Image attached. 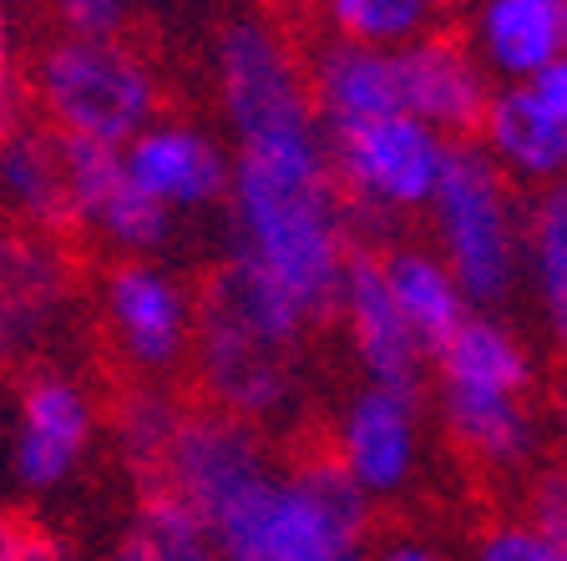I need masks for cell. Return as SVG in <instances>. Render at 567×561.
Instances as JSON below:
<instances>
[{"label":"cell","mask_w":567,"mask_h":561,"mask_svg":"<svg viewBox=\"0 0 567 561\" xmlns=\"http://www.w3.org/2000/svg\"><path fill=\"white\" fill-rule=\"evenodd\" d=\"M163 486L188 501L218 561H370L375 501L334 456L279 466L259 425L183 409Z\"/></svg>","instance_id":"cell-2"},{"label":"cell","mask_w":567,"mask_h":561,"mask_svg":"<svg viewBox=\"0 0 567 561\" xmlns=\"http://www.w3.org/2000/svg\"><path fill=\"white\" fill-rule=\"evenodd\" d=\"M309 82V102H315L324 132H344L360 122H375L401 112V92H395V51L360 46V41H330L315 56Z\"/></svg>","instance_id":"cell-16"},{"label":"cell","mask_w":567,"mask_h":561,"mask_svg":"<svg viewBox=\"0 0 567 561\" xmlns=\"http://www.w3.org/2000/svg\"><path fill=\"white\" fill-rule=\"evenodd\" d=\"M122 167L147 198L177 218V212H203L228 198L234 153L188 122H147L122 147Z\"/></svg>","instance_id":"cell-13"},{"label":"cell","mask_w":567,"mask_h":561,"mask_svg":"<svg viewBox=\"0 0 567 561\" xmlns=\"http://www.w3.org/2000/svg\"><path fill=\"white\" fill-rule=\"evenodd\" d=\"M421 6H425V11H436V6H451V0H421Z\"/></svg>","instance_id":"cell-35"},{"label":"cell","mask_w":567,"mask_h":561,"mask_svg":"<svg viewBox=\"0 0 567 561\" xmlns=\"http://www.w3.org/2000/svg\"><path fill=\"white\" fill-rule=\"evenodd\" d=\"M522 269L537 293L543 324L557 344H567V183L543 187V198L522 218Z\"/></svg>","instance_id":"cell-22"},{"label":"cell","mask_w":567,"mask_h":561,"mask_svg":"<svg viewBox=\"0 0 567 561\" xmlns=\"http://www.w3.org/2000/svg\"><path fill=\"white\" fill-rule=\"evenodd\" d=\"M557 56H567V6L563 0H482L476 11V61L486 76L532 82Z\"/></svg>","instance_id":"cell-17"},{"label":"cell","mask_w":567,"mask_h":561,"mask_svg":"<svg viewBox=\"0 0 567 561\" xmlns=\"http://www.w3.org/2000/svg\"><path fill=\"white\" fill-rule=\"evenodd\" d=\"M527 86L537 92V102H543L547 112H553V117L567 127V56H557L547 71H537Z\"/></svg>","instance_id":"cell-29"},{"label":"cell","mask_w":567,"mask_h":561,"mask_svg":"<svg viewBox=\"0 0 567 561\" xmlns=\"http://www.w3.org/2000/svg\"><path fill=\"white\" fill-rule=\"evenodd\" d=\"M436 228V253L461 283L466 304L496 314L522 279V212L512 198V177L476 147L451 142L441 183L425 202Z\"/></svg>","instance_id":"cell-3"},{"label":"cell","mask_w":567,"mask_h":561,"mask_svg":"<svg viewBox=\"0 0 567 561\" xmlns=\"http://www.w3.org/2000/svg\"><path fill=\"white\" fill-rule=\"evenodd\" d=\"M193 350H198L213 409H224L244 425H279L299 409V354L264 344L218 283H208L203 304H193Z\"/></svg>","instance_id":"cell-6"},{"label":"cell","mask_w":567,"mask_h":561,"mask_svg":"<svg viewBox=\"0 0 567 561\" xmlns=\"http://www.w3.org/2000/svg\"><path fill=\"white\" fill-rule=\"evenodd\" d=\"M177 420H183L177 399L163 395L157 385H137L117 399V409H112V440H117V456L127 460V470L137 476V486L163 480V460L177 435Z\"/></svg>","instance_id":"cell-23"},{"label":"cell","mask_w":567,"mask_h":561,"mask_svg":"<svg viewBox=\"0 0 567 561\" xmlns=\"http://www.w3.org/2000/svg\"><path fill=\"white\" fill-rule=\"evenodd\" d=\"M35 106L56 137L127 147L147 122H157L153 66L117 35H61L35 56Z\"/></svg>","instance_id":"cell-4"},{"label":"cell","mask_w":567,"mask_h":561,"mask_svg":"<svg viewBox=\"0 0 567 561\" xmlns=\"http://www.w3.org/2000/svg\"><path fill=\"white\" fill-rule=\"evenodd\" d=\"M334 319L350 334V350H354V364L365 370V385L421 389L431 360H425L411 324H405L395 299H390L385 269H380V258L370 248H350L340 299H334Z\"/></svg>","instance_id":"cell-12"},{"label":"cell","mask_w":567,"mask_h":561,"mask_svg":"<svg viewBox=\"0 0 567 561\" xmlns=\"http://www.w3.org/2000/svg\"><path fill=\"white\" fill-rule=\"evenodd\" d=\"M61 163H66L71 222L92 228L106 248H117L127 258H153L173 238V212L127 177L122 147L61 137Z\"/></svg>","instance_id":"cell-10"},{"label":"cell","mask_w":567,"mask_h":561,"mask_svg":"<svg viewBox=\"0 0 567 561\" xmlns=\"http://www.w3.org/2000/svg\"><path fill=\"white\" fill-rule=\"evenodd\" d=\"M188 561H218V557H213V547H208V551H193Z\"/></svg>","instance_id":"cell-34"},{"label":"cell","mask_w":567,"mask_h":561,"mask_svg":"<svg viewBox=\"0 0 567 561\" xmlns=\"http://www.w3.org/2000/svg\"><path fill=\"white\" fill-rule=\"evenodd\" d=\"M370 561H451V557L425 537H390L380 547H370Z\"/></svg>","instance_id":"cell-30"},{"label":"cell","mask_w":567,"mask_h":561,"mask_svg":"<svg viewBox=\"0 0 567 561\" xmlns=\"http://www.w3.org/2000/svg\"><path fill=\"white\" fill-rule=\"evenodd\" d=\"M324 15L340 31V41H360V46L401 51L405 41L425 31V6L421 0H324Z\"/></svg>","instance_id":"cell-24"},{"label":"cell","mask_w":567,"mask_h":561,"mask_svg":"<svg viewBox=\"0 0 567 561\" xmlns=\"http://www.w3.org/2000/svg\"><path fill=\"white\" fill-rule=\"evenodd\" d=\"M0 208L11 212L25 233L51 238L61 228H71L61 137L35 132V127L0 132Z\"/></svg>","instance_id":"cell-19"},{"label":"cell","mask_w":567,"mask_h":561,"mask_svg":"<svg viewBox=\"0 0 567 561\" xmlns=\"http://www.w3.org/2000/svg\"><path fill=\"white\" fill-rule=\"evenodd\" d=\"M66 304V258L47 233H0V374L47 340Z\"/></svg>","instance_id":"cell-14"},{"label":"cell","mask_w":567,"mask_h":561,"mask_svg":"<svg viewBox=\"0 0 567 561\" xmlns=\"http://www.w3.org/2000/svg\"><path fill=\"white\" fill-rule=\"evenodd\" d=\"M218 96L234 132V253L218 273L224 299L264 344L299 354L309 329L330 324L350 263V212L330 167V132L284 35L234 21L213 51Z\"/></svg>","instance_id":"cell-1"},{"label":"cell","mask_w":567,"mask_h":561,"mask_svg":"<svg viewBox=\"0 0 567 561\" xmlns=\"http://www.w3.org/2000/svg\"><path fill=\"white\" fill-rule=\"evenodd\" d=\"M446 147L451 142L411 112H390V117L330 132L334 183L350 193L344 212H370V218L425 212L441 183V167H446Z\"/></svg>","instance_id":"cell-5"},{"label":"cell","mask_w":567,"mask_h":561,"mask_svg":"<svg viewBox=\"0 0 567 561\" xmlns=\"http://www.w3.org/2000/svg\"><path fill=\"white\" fill-rule=\"evenodd\" d=\"M31 531L35 527H25L21 516L0 506V561H21L25 547H31Z\"/></svg>","instance_id":"cell-32"},{"label":"cell","mask_w":567,"mask_h":561,"mask_svg":"<svg viewBox=\"0 0 567 561\" xmlns=\"http://www.w3.org/2000/svg\"><path fill=\"white\" fill-rule=\"evenodd\" d=\"M527 521L543 531L547 557L567 561V476H563V470H547V476H537V486H532V501H527Z\"/></svg>","instance_id":"cell-25"},{"label":"cell","mask_w":567,"mask_h":561,"mask_svg":"<svg viewBox=\"0 0 567 561\" xmlns=\"http://www.w3.org/2000/svg\"><path fill=\"white\" fill-rule=\"evenodd\" d=\"M21 561H86V557L56 531H31V547H25Z\"/></svg>","instance_id":"cell-31"},{"label":"cell","mask_w":567,"mask_h":561,"mask_svg":"<svg viewBox=\"0 0 567 561\" xmlns=\"http://www.w3.org/2000/svg\"><path fill=\"white\" fill-rule=\"evenodd\" d=\"M380 269H385V289L401 309V319L411 324L415 344L425 350V360L476 314L436 248H390L380 258Z\"/></svg>","instance_id":"cell-21"},{"label":"cell","mask_w":567,"mask_h":561,"mask_svg":"<svg viewBox=\"0 0 567 561\" xmlns=\"http://www.w3.org/2000/svg\"><path fill=\"white\" fill-rule=\"evenodd\" d=\"M557 445H563V476H567V374L557 389Z\"/></svg>","instance_id":"cell-33"},{"label":"cell","mask_w":567,"mask_h":561,"mask_svg":"<svg viewBox=\"0 0 567 561\" xmlns=\"http://www.w3.org/2000/svg\"><path fill=\"white\" fill-rule=\"evenodd\" d=\"M395 92H401V112L436 127L446 142H472L492 102V76L456 35L421 31L395 51Z\"/></svg>","instance_id":"cell-11"},{"label":"cell","mask_w":567,"mask_h":561,"mask_svg":"<svg viewBox=\"0 0 567 561\" xmlns=\"http://www.w3.org/2000/svg\"><path fill=\"white\" fill-rule=\"evenodd\" d=\"M330 456L370 501L401 496L421 470V389L360 385L334 420Z\"/></svg>","instance_id":"cell-9"},{"label":"cell","mask_w":567,"mask_h":561,"mask_svg":"<svg viewBox=\"0 0 567 561\" xmlns=\"http://www.w3.org/2000/svg\"><path fill=\"white\" fill-rule=\"evenodd\" d=\"M51 11L61 15L66 35H117L127 0H51Z\"/></svg>","instance_id":"cell-27"},{"label":"cell","mask_w":567,"mask_h":561,"mask_svg":"<svg viewBox=\"0 0 567 561\" xmlns=\"http://www.w3.org/2000/svg\"><path fill=\"white\" fill-rule=\"evenodd\" d=\"M436 409L461 456L486 470H522L537 456V415L522 395H476V389H436Z\"/></svg>","instance_id":"cell-20"},{"label":"cell","mask_w":567,"mask_h":561,"mask_svg":"<svg viewBox=\"0 0 567 561\" xmlns=\"http://www.w3.org/2000/svg\"><path fill=\"white\" fill-rule=\"evenodd\" d=\"M11 96H16V31H11V6L0 0V132L16 127Z\"/></svg>","instance_id":"cell-28"},{"label":"cell","mask_w":567,"mask_h":561,"mask_svg":"<svg viewBox=\"0 0 567 561\" xmlns=\"http://www.w3.org/2000/svg\"><path fill=\"white\" fill-rule=\"evenodd\" d=\"M102 314L122 364L137 374H173L193 350V299L153 258H122L106 273Z\"/></svg>","instance_id":"cell-8"},{"label":"cell","mask_w":567,"mask_h":561,"mask_svg":"<svg viewBox=\"0 0 567 561\" xmlns=\"http://www.w3.org/2000/svg\"><path fill=\"white\" fill-rule=\"evenodd\" d=\"M563 6H567V0H563Z\"/></svg>","instance_id":"cell-36"},{"label":"cell","mask_w":567,"mask_h":561,"mask_svg":"<svg viewBox=\"0 0 567 561\" xmlns=\"http://www.w3.org/2000/svg\"><path fill=\"white\" fill-rule=\"evenodd\" d=\"M436 370V389H476V395H532L537 364L522 334L496 314L476 309L466 324L431 354Z\"/></svg>","instance_id":"cell-18"},{"label":"cell","mask_w":567,"mask_h":561,"mask_svg":"<svg viewBox=\"0 0 567 561\" xmlns=\"http://www.w3.org/2000/svg\"><path fill=\"white\" fill-rule=\"evenodd\" d=\"M102 415L92 389L66 370H35L16 389V420L6 440V470L21 491L51 496L92 456Z\"/></svg>","instance_id":"cell-7"},{"label":"cell","mask_w":567,"mask_h":561,"mask_svg":"<svg viewBox=\"0 0 567 561\" xmlns=\"http://www.w3.org/2000/svg\"><path fill=\"white\" fill-rule=\"evenodd\" d=\"M482 147L502 177H517L532 187L567 183V127L537 102L527 82L492 86V102L482 112Z\"/></svg>","instance_id":"cell-15"},{"label":"cell","mask_w":567,"mask_h":561,"mask_svg":"<svg viewBox=\"0 0 567 561\" xmlns=\"http://www.w3.org/2000/svg\"><path fill=\"white\" fill-rule=\"evenodd\" d=\"M472 561H553V557H547L543 531L522 516V521H492V527L476 537Z\"/></svg>","instance_id":"cell-26"}]
</instances>
